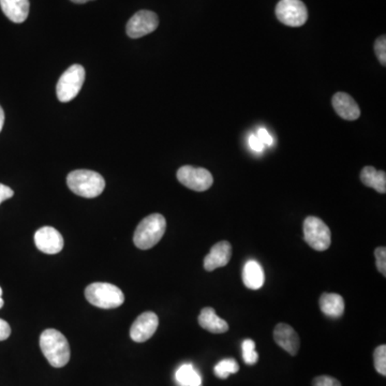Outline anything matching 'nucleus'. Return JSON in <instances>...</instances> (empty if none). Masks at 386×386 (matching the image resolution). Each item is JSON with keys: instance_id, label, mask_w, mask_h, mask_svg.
Returning <instances> with one entry per match:
<instances>
[{"instance_id": "nucleus-1", "label": "nucleus", "mask_w": 386, "mask_h": 386, "mask_svg": "<svg viewBox=\"0 0 386 386\" xmlns=\"http://www.w3.org/2000/svg\"><path fill=\"white\" fill-rule=\"evenodd\" d=\"M40 348L51 366L61 368L70 361V345L60 332L49 328L40 336Z\"/></svg>"}, {"instance_id": "nucleus-2", "label": "nucleus", "mask_w": 386, "mask_h": 386, "mask_svg": "<svg viewBox=\"0 0 386 386\" xmlns=\"http://www.w3.org/2000/svg\"><path fill=\"white\" fill-rule=\"evenodd\" d=\"M166 230V218L161 214H152L145 217L137 225L133 235V242L139 249H150L161 240Z\"/></svg>"}, {"instance_id": "nucleus-3", "label": "nucleus", "mask_w": 386, "mask_h": 386, "mask_svg": "<svg viewBox=\"0 0 386 386\" xmlns=\"http://www.w3.org/2000/svg\"><path fill=\"white\" fill-rule=\"evenodd\" d=\"M67 183L72 192L87 198H97L105 188L104 179L89 170H76L69 173Z\"/></svg>"}, {"instance_id": "nucleus-4", "label": "nucleus", "mask_w": 386, "mask_h": 386, "mask_svg": "<svg viewBox=\"0 0 386 386\" xmlns=\"http://www.w3.org/2000/svg\"><path fill=\"white\" fill-rule=\"evenodd\" d=\"M85 297L91 305L102 309L117 308L125 302L122 290L106 282L89 284L85 290Z\"/></svg>"}, {"instance_id": "nucleus-5", "label": "nucleus", "mask_w": 386, "mask_h": 386, "mask_svg": "<svg viewBox=\"0 0 386 386\" xmlns=\"http://www.w3.org/2000/svg\"><path fill=\"white\" fill-rule=\"evenodd\" d=\"M85 81V69L81 65L69 67L57 83V98L60 102L73 100Z\"/></svg>"}, {"instance_id": "nucleus-6", "label": "nucleus", "mask_w": 386, "mask_h": 386, "mask_svg": "<svg viewBox=\"0 0 386 386\" xmlns=\"http://www.w3.org/2000/svg\"><path fill=\"white\" fill-rule=\"evenodd\" d=\"M304 238L313 249L326 251L332 244L330 227L320 218L307 217L303 225Z\"/></svg>"}, {"instance_id": "nucleus-7", "label": "nucleus", "mask_w": 386, "mask_h": 386, "mask_svg": "<svg viewBox=\"0 0 386 386\" xmlns=\"http://www.w3.org/2000/svg\"><path fill=\"white\" fill-rule=\"evenodd\" d=\"M276 16L290 27H301L308 20V11L302 0H280L276 5Z\"/></svg>"}, {"instance_id": "nucleus-8", "label": "nucleus", "mask_w": 386, "mask_h": 386, "mask_svg": "<svg viewBox=\"0 0 386 386\" xmlns=\"http://www.w3.org/2000/svg\"><path fill=\"white\" fill-rule=\"evenodd\" d=\"M177 179L183 186L198 192L208 190L214 183L213 175L209 171L191 166H181L177 171Z\"/></svg>"}, {"instance_id": "nucleus-9", "label": "nucleus", "mask_w": 386, "mask_h": 386, "mask_svg": "<svg viewBox=\"0 0 386 386\" xmlns=\"http://www.w3.org/2000/svg\"><path fill=\"white\" fill-rule=\"evenodd\" d=\"M159 26V19L152 11L141 10L135 13L127 23L128 36L133 39H139L146 34H152Z\"/></svg>"}, {"instance_id": "nucleus-10", "label": "nucleus", "mask_w": 386, "mask_h": 386, "mask_svg": "<svg viewBox=\"0 0 386 386\" xmlns=\"http://www.w3.org/2000/svg\"><path fill=\"white\" fill-rule=\"evenodd\" d=\"M159 326V319L156 313L152 311L142 313L137 317L130 328V337L133 341L145 342L154 336L157 328Z\"/></svg>"}, {"instance_id": "nucleus-11", "label": "nucleus", "mask_w": 386, "mask_h": 386, "mask_svg": "<svg viewBox=\"0 0 386 386\" xmlns=\"http://www.w3.org/2000/svg\"><path fill=\"white\" fill-rule=\"evenodd\" d=\"M34 244L40 251L56 254L64 248V238L54 227H43L34 234Z\"/></svg>"}, {"instance_id": "nucleus-12", "label": "nucleus", "mask_w": 386, "mask_h": 386, "mask_svg": "<svg viewBox=\"0 0 386 386\" xmlns=\"http://www.w3.org/2000/svg\"><path fill=\"white\" fill-rule=\"evenodd\" d=\"M274 339L279 347L282 348L284 351L295 356L297 354L301 341L298 337L297 332L292 326L284 323L277 324L274 330Z\"/></svg>"}, {"instance_id": "nucleus-13", "label": "nucleus", "mask_w": 386, "mask_h": 386, "mask_svg": "<svg viewBox=\"0 0 386 386\" xmlns=\"http://www.w3.org/2000/svg\"><path fill=\"white\" fill-rule=\"evenodd\" d=\"M232 257V246L230 242H219L214 245L209 253L204 259V269L207 271H213L219 267L225 266Z\"/></svg>"}, {"instance_id": "nucleus-14", "label": "nucleus", "mask_w": 386, "mask_h": 386, "mask_svg": "<svg viewBox=\"0 0 386 386\" xmlns=\"http://www.w3.org/2000/svg\"><path fill=\"white\" fill-rule=\"evenodd\" d=\"M332 108L340 117L345 120H359L361 116V109L356 101L345 93H336L332 99Z\"/></svg>"}, {"instance_id": "nucleus-15", "label": "nucleus", "mask_w": 386, "mask_h": 386, "mask_svg": "<svg viewBox=\"0 0 386 386\" xmlns=\"http://www.w3.org/2000/svg\"><path fill=\"white\" fill-rule=\"evenodd\" d=\"M0 7L5 16L16 24L25 22L30 14V0H0Z\"/></svg>"}, {"instance_id": "nucleus-16", "label": "nucleus", "mask_w": 386, "mask_h": 386, "mask_svg": "<svg viewBox=\"0 0 386 386\" xmlns=\"http://www.w3.org/2000/svg\"><path fill=\"white\" fill-rule=\"evenodd\" d=\"M198 324L201 328L213 334H223L229 330V324L223 319L216 315L215 309L206 307L202 309L198 315Z\"/></svg>"}, {"instance_id": "nucleus-17", "label": "nucleus", "mask_w": 386, "mask_h": 386, "mask_svg": "<svg viewBox=\"0 0 386 386\" xmlns=\"http://www.w3.org/2000/svg\"><path fill=\"white\" fill-rule=\"evenodd\" d=\"M264 271L254 260L248 261L242 271V282L250 290H259L264 284Z\"/></svg>"}, {"instance_id": "nucleus-18", "label": "nucleus", "mask_w": 386, "mask_h": 386, "mask_svg": "<svg viewBox=\"0 0 386 386\" xmlns=\"http://www.w3.org/2000/svg\"><path fill=\"white\" fill-rule=\"evenodd\" d=\"M319 303L321 311L330 318H340L345 313V299L339 294H322Z\"/></svg>"}, {"instance_id": "nucleus-19", "label": "nucleus", "mask_w": 386, "mask_h": 386, "mask_svg": "<svg viewBox=\"0 0 386 386\" xmlns=\"http://www.w3.org/2000/svg\"><path fill=\"white\" fill-rule=\"evenodd\" d=\"M361 181L365 186L370 187L379 193L386 192V174L376 171L374 166H365L361 172Z\"/></svg>"}, {"instance_id": "nucleus-20", "label": "nucleus", "mask_w": 386, "mask_h": 386, "mask_svg": "<svg viewBox=\"0 0 386 386\" xmlns=\"http://www.w3.org/2000/svg\"><path fill=\"white\" fill-rule=\"evenodd\" d=\"M175 378L181 386H202V378L191 364L179 367Z\"/></svg>"}, {"instance_id": "nucleus-21", "label": "nucleus", "mask_w": 386, "mask_h": 386, "mask_svg": "<svg viewBox=\"0 0 386 386\" xmlns=\"http://www.w3.org/2000/svg\"><path fill=\"white\" fill-rule=\"evenodd\" d=\"M240 370V365L233 359H223L215 366V376L219 379H227L232 374H238Z\"/></svg>"}, {"instance_id": "nucleus-22", "label": "nucleus", "mask_w": 386, "mask_h": 386, "mask_svg": "<svg viewBox=\"0 0 386 386\" xmlns=\"http://www.w3.org/2000/svg\"><path fill=\"white\" fill-rule=\"evenodd\" d=\"M242 359L247 365H256L259 361V354L256 352V342L246 339L242 342Z\"/></svg>"}, {"instance_id": "nucleus-23", "label": "nucleus", "mask_w": 386, "mask_h": 386, "mask_svg": "<svg viewBox=\"0 0 386 386\" xmlns=\"http://www.w3.org/2000/svg\"><path fill=\"white\" fill-rule=\"evenodd\" d=\"M374 367L376 372L382 376H386V345H382L374 350Z\"/></svg>"}, {"instance_id": "nucleus-24", "label": "nucleus", "mask_w": 386, "mask_h": 386, "mask_svg": "<svg viewBox=\"0 0 386 386\" xmlns=\"http://www.w3.org/2000/svg\"><path fill=\"white\" fill-rule=\"evenodd\" d=\"M374 52H376V57L379 59L382 66H386V37L385 34L376 39L374 43Z\"/></svg>"}, {"instance_id": "nucleus-25", "label": "nucleus", "mask_w": 386, "mask_h": 386, "mask_svg": "<svg viewBox=\"0 0 386 386\" xmlns=\"http://www.w3.org/2000/svg\"><path fill=\"white\" fill-rule=\"evenodd\" d=\"M374 256H376V267H378V271L383 275L384 277L386 276V248L385 247H378L374 251Z\"/></svg>"}, {"instance_id": "nucleus-26", "label": "nucleus", "mask_w": 386, "mask_h": 386, "mask_svg": "<svg viewBox=\"0 0 386 386\" xmlns=\"http://www.w3.org/2000/svg\"><path fill=\"white\" fill-rule=\"evenodd\" d=\"M313 386H341V383L332 376H320L313 380Z\"/></svg>"}, {"instance_id": "nucleus-27", "label": "nucleus", "mask_w": 386, "mask_h": 386, "mask_svg": "<svg viewBox=\"0 0 386 386\" xmlns=\"http://www.w3.org/2000/svg\"><path fill=\"white\" fill-rule=\"evenodd\" d=\"M257 137L264 144V146H266V145L269 146V145L273 144V137H271V135H269V131L265 128H260L258 130Z\"/></svg>"}, {"instance_id": "nucleus-28", "label": "nucleus", "mask_w": 386, "mask_h": 386, "mask_svg": "<svg viewBox=\"0 0 386 386\" xmlns=\"http://www.w3.org/2000/svg\"><path fill=\"white\" fill-rule=\"evenodd\" d=\"M11 335V328L9 323L0 319V341L8 339Z\"/></svg>"}, {"instance_id": "nucleus-29", "label": "nucleus", "mask_w": 386, "mask_h": 386, "mask_svg": "<svg viewBox=\"0 0 386 386\" xmlns=\"http://www.w3.org/2000/svg\"><path fill=\"white\" fill-rule=\"evenodd\" d=\"M249 145L250 147H251L252 150H254V152H263V149H264V144L260 141L257 135H250Z\"/></svg>"}, {"instance_id": "nucleus-30", "label": "nucleus", "mask_w": 386, "mask_h": 386, "mask_svg": "<svg viewBox=\"0 0 386 386\" xmlns=\"http://www.w3.org/2000/svg\"><path fill=\"white\" fill-rule=\"evenodd\" d=\"M13 196H14V192L10 187L0 183V204L3 203V201L12 198Z\"/></svg>"}, {"instance_id": "nucleus-31", "label": "nucleus", "mask_w": 386, "mask_h": 386, "mask_svg": "<svg viewBox=\"0 0 386 386\" xmlns=\"http://www.w3.org/2000/svg\"><path fill=\"white\" fill-rule=\"evenodd\" d=\"M3 124H5V113H3V108L0 106V133L3 130Z\"/></svg>"}, {"instance_id": "nucleus-32", "label": "nucleus", "mask_w": 386, "mask_h": 386, "mask_svg": "<svg viewBox=\"0 0 386 386\" xmlns=\"http://www.w3.org/2000/svg\"><path fill=\"white\" fill-rule=\"evenodd\" d=\"M71 1L74 3H89V1H93V0H71Z\"/></svg>"}, {"instance_id": "nucleus-33", "label": "nucleus", "mask_w": 386, "mask_h": 386, "mask_svg": "<svg viewBox=\"0 0 386 386\" xmlns=\"http://www.w3.org/2000/svg\"><path fill=\"white\" fill-rule=\"evenodd\" d=\"M1 295H3V288H0V309L3 307V299L1 298Z\"/></svg>"}]
</instances>
